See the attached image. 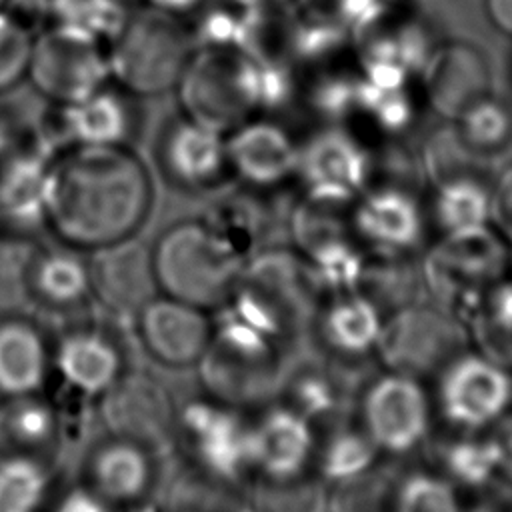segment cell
I'll return each instance as SVG.
<instances>
[{
	"label": "cell",
	"mask_w": 512,
	"mask_h": 512,
	"mask_svg": "<svg viewBox=\"0 0 512 512\" xmlns=\"http://www.w3.org/2000/svg\"><path fill=\"white\" fill-rule=\"evenodd\" d=\"M152 178L124 144H76L50 160L46 224L66 244L100 250L128 240L152 206Z\"/></svg>",
	"instance_id": "1"
},
{
	"label": "cell",
	"mask_w": 512,
	"mask_h": 512,
	"mask_svg": "<svg viewBox=\"0 0 512 512\" xmlns=\"http://www.w3.org/2000/svg\"><path fill=\"white\" fill-rule=\"evenodd\" d=\"M176 90L184 118L220 134L262 106L260 68L240 48L202 46L188 58Z\"/></svg>",
	"instance_id": "2"
},
{
	"label": "cell",
	"mask_w": 512,
	"mask_h": 512,
	"mask_svg": "<svg viewBox=\"0 0 512 512\" xmlns=\"http://www.w3.org/2000/svg\"><path fill=\"white\" fill-rule=\"evenodd\" d=\"M192 44V32L174 12L138 8L112 36L110 74L136 96H160L176 88Z\"/></svg>",
	"instance_id": "3"
},
{
	"label": "cell",
	"mask_w": 512,
	"mask_h": 512,
	"mask_svg": "<svg viewBox=\"0 0 512 512\" xmlns=\"http://www.w3.org/2000/svg\"><path fill=\"white\" fill-rule=\"evenodd\" d=\"M150 256L156 286L198 308L220 304L242 270V264L216 246L202 220L170 226Z\"/></svg>",
	"instance_id": "4"
},
{
	"label": "cell",
	"mask_w": 512,
	"mask_h": 512,
	"mask_svg": "<svg viewBox=\"0 0 512 512\" xmlns=\"http://www.w3.org/2000/svg\"><path fill=\"white\" fill-rule=\"evenodd\" d=\"M422 72L430 104L442 118H460L490 94L510 96L500 46L488 34L454 32L432 46Z\"/></svg>",
	"instance_id": "5"
},
{
	"label": "cell",
	"mask_w": 512,
	"mask_h": 512,
	"mask_svg": "<svg viewBox=\"0 0 512 512\" xmlns=\"http://www.w3.org/2000/svg\"><path fill=\"white\" fill-rule=\"evenodd\" d=\"M26 72L46 100L76 104L104 88L110 64L100 36L80 24L56 22L32 40Z\"/></svg>",
	"instance_id": "6"
},
{
	"label": "cell",
	"mask_w": 512,
	"mask_h": 512,
	"mask_svg": "<svg viewBox=\"0 0 512 512\" xmlns=\"http://www.w3.org/2000/svg\"><path fill=\"white\" fill-rule=\"evenodd\" d=\"M464 340L458 318L412 302L382 322L376 348L390 372L416 378L446 366L462 352Z\"/></svg>",
	"instance_id": "7"
},
{
	"label": "cell",
	"mask_w": 512,
	"mask_h": 512,
	"mask_svg": "<svg viewBox=\"0 0 512 512\" xmlns=\"http://www.w3.org/2000/svg\"><path fill=\"white\" fill-rule=\"evenodd\" d=\"M508 260L504 244L488 226L450 232L428 254L424 278L442 302L476 308L482 294L498 282Z\"/></svg>",
	"instance_id": "8"
},
{
	"label": "cell",
	"mask_w": 512,
	"mask_h": 512,
	"mask_svg": "<svg viewBox=\"0 0 512 512\" xmlns=\"http://www.w3.org/2000/svg\"><path fill=\"white\" fill-rule=\"evenodd\" d=\"M218 306L208 348L244 368L264 366L284 334L282 304L242 284L234 286Z\"/></svg>",
	"instance_id": "9"
},
{
	"label": "cell",
	"mask_w": 512,
	"mask_h": 512,
	"mask_svg": "<svg viewBox=\"0 0 512 512\" xmlns=\"http://www.w3.org/2000/svg\"><path fill=\"white\" fill-rule=\"evenodd\" d=\"M442 414L474 432L498 422L512 400V378L504 364L486 354H458L442 372Z\"/></svg>",
	"instance_id": "10"
},
{
	"label": "cell",
	"mask_w": 512,
	"mask_h": 512,
	"mask_svg": "<svg viewBox=\"0 0 512 512\" xmlns=\"http://www.w3.org/2000/svg\"><path fill=\"white\" fill-rule=\"evenodd\" d=\"M362 418L364 432L378 450L410 452L428 432L430 406L426 392L414 376L388 372L366 390Z\"/></svg>",
	"instance_id": "11"
},
{
	"label": "cell",
	"mask_w": 512,
	"mask_h": 512,
	"mask_svg": "<svg viewBox=\"0 0 512 512\" xmlns=\"http://www.w3.org/2000/svg\"><path fill=\"white\" fill-rule=\"evenodd\" d=\"M178 428L194 460L216 480L236 482L250 470V424L236 412L206 402H190Z\"/></svg>",
	"instance_id": "12"
},
{
	"label": "cell",
	"mask_w": 512,
	"mask_h": 512,
	"mask_svg": "<svg viewBox=\"0 0 512 512\" xmlns=\"http://www.w3.org/2000/svg\"><path fill=\"white\" fill-rule=\"evenodd\" d=\"M308 198L332 206H346L366 184L370 158L340 130L316 134L298 156Z\"/></svg>",
	"instance_id": "13"
},
{
	"label": "cell",
	"mask_w": 512,
	"mask_h": 512,
	"mask_svg": "<svg viewBox=\"0 0 512 512\" xmlns=\"http://www.w3.org/2000/svg\"><path fill=\"white\" fill-rule=\"evenodd\" d=\"M138 332L162 364L182 368L198 362L210 346L212 322L202 308L176 298H150L138 310Z\"/></svg>",
	"instance_id": "14"
},
{
	"label": "cell",
	"mask_w": 512,
	"mask_h": 512,
	"mask_svg": "<svg viewBox=\"0 0 512 512\" xmlns=\"http://www.w3.org/2000/svg\"><path fill=\"white\" fill-rule=\"evenodd\" d=\"M312 452L310 420L292 406L272 408L250 424V468L272 482L298 478Z\"/></svg>",
	"instance_id": "15"
},
{
	"label": "cell",
	"mask_w": 512,
	"mask_h": 512,
	"mask_svg": "<svg viewBox=\"0 0 512 512\" xmlns=\"http://www.w3.org/2000/svg\"><path fill=\"white\" fill-rule=\"evenodd\" d=\"M158 154L164 172L184 188L212 186L228 168L226 142L220 132L188 118H176L164 124Z\"/></svg>",
	"instance_id": "16"
},
{
	"label": "cell",
	"mask_w": 512,
	"mask_h": 512,
	"mask_svg": "<svg viewBox=\"0 0 512 512\" xmlns=\"http://www.w3.org/2000/svg\"><path fill=\"white\" fill-rule=\"evenodd\" d=\"M226 156L228 166L242 180L268 188L298 170L300 150L282 128L270 122H252L234 128L226 140Z\"/></svg>",
	"instance_id": "17"
},
{
	"label": "cell",
	"mask_w": 512,
	"mask_h": 512,
	"mask_svg": "<svg viewBox=\"0 0 512 512\" xmlns=\"http://www.w3.org/2000/svg\"><path fill=\"white\" fill-rule=\"evenodd\" d=\"M104 418L108 426L136 442L158 440L172 418L168 398L156 380L134 374L122 376L104 396Z\"/></svg>",
	"instance_id": "18"
},
{
	"label": "cell",
	"mask_w": 512,
	"mask_h": 512,
	"mask_svg": "<svg viewBox=\"0 0 512 512\" xmlns=\"http://www.w3.org/2000/svg\"><path fill=\"white\" fill-rule=\"evenodd\" d=\"M98 256L90 268L92 288L112 310L142 308L156 288L152 256L142 248L128 246L126 240L96 250Z\"/></svg>",
	"instance_id": "19"
},
{
	"label": "cell",
	"mask_w": 512,
	"mask_h": 512,
	"mask_svg": "<svg viewBox=\"0 0 512 512\" xmlns=\"http://www.w3.org/2000/svg\"><path fill=\"white\" fill-rule=\"evenodd\" d=\"M56 370L82 396H104L122 378V354L102 334L72 332L56 350Z\"/></svg>",
	"instance_id": "20"
},
{
	"label": "cell",
	"mask_w": 512,
	"mask_h": 512,
	"mask_svg": "<svg viewBox=\"0 0 512 512\" xmlns=\"http://www.w3.org/2000/svg\"><path fill=\"white\" fill-rule=\"evenodd\" d=\"M48 156L20 150L0 158V216L20 228L46 224Z\"/></svg>",
	"instance_id": "21"
},
{
	"label": "cell",
	"mask_w": 512,
	"mask_h": 512,
	"mask_svg": "<svg viewBox=\"0 0 512 512\" xmlns=\"http://www.w3.org/2000/svg\"><path fill=\"white\" fill-rule=\"evenodd\" d=\"M360 236L384 250H408L422 234V216L406 190L380 188L370 192L354 212Z\"/></svg>",
	"instance_id": "22"
},
{
	"label": "cell",
	"mask_w": 512,
	"mask_h": 512,
	"mask_svg": "<svg viewBox=\"0 0 512 512\" xmlns=\"http://www.w3.org/2000/svg\"><path fill=\"white\" fill-rule=\"evenodd\" d=\"M92 490L108 502H136L152 482V462L144 444L118 438L100 446L90 462Z\"/></svg>",
	"instance_id": "23"
},
{
	"label": "cell",
	"mask_w": 512,
	"mask_h": 512,
	"mask_svg": "<svg viewBox=\"0 0 512 512\" xmlns=\"http://www.w3.org/2000/svg\"><path fill=\"white\" fill-rule=\"evenodd\" d=\"M48 368L40 332L22 320L0 322V394L6 398L34 396Z\"/></svg>",
	"instance_id": "24"
},
{
	"label": "cell",
	"mask_w": 512,
	"mask_h": 512,
	"mask_svg": "<svg viewBox=\"0 0 512 512\" xmlns=\"http://www.w3.org/2000/svg\"><path fill=\"white\" fill-rule=\"evenodd\" d=\"M64 112L74 144H124L136 128L134 108L104 88L76 104H64Z\"/></svg>",
	"instance_id": "25"
},
{
	"label": "cell",
	"mask_w": 512,
	"mask_h": 512,
	"mask_svg": "<svg viewBox=\"0 0 512 512\" xmlns=\"http://www.w3.org/2000/svg\"><path fill=\"white\" fill-rule=\"evenodd\" d=\"M322 332L334 350L364 354L378 344L382 332L380 310L370 298L350 292L326 310Z\"/></svg>",
	"instance_id": "26"
},
{
	"label": "cell",
	"mask_w": 512,
	"mask_h": 512,
	"mask_svg": "<svg viewBox=\"0 0 512 512\" xmlns=\"http://www.w3.org/2000/svg\"><path fill=\"white\" fill-rule=\"evenodd\" d=\"M422 164L428 178L438 186L462 178L478 180V176L490 174L496 166L490 158L474 152L452 126H440L426 136Z\"/></svg>",
	"instance_id": "27"
},
{
	"label": "cell",
	"mask_w": 512,
	"mask_h": 512,
	"mask_svg": "<svg viewBox=\"0 0 512 512\" xmlns=\"http://www.w3.org/2000/svg\"><path fill=\"white\" fill-rule=\"evenodd\" d=\"M30 288L48 304L72 306L92 290L90 268L74 254L46 252L36 256L32 264Z\"/></svg>",
	"instance_id": "28"
},
{
	"label": "cell",
	"mask_w": 512,
	"mask_h": 512,
	"mask_svg": "<svg viewBox=\"0 0 512 512\" xmlns=\"http://www.w3.org/2000/svg\"><path fill=\"white\" fill-rule=\"evenodd\" d=\"M508 100L510 96L484 98L460 116V138L496 164L512 150V106Z\"/></svg>",
	"instance_id": "29"
},
{
	"label": "cell",
	"mask_w": 512,
	"mask_h": 512,
	"mask_svg": "<svg viewBox=\"0 0 512 512\" xmlns=\"http://www.w3.org/2000/svg\"><path fill=\"white\" fill-rule=\"evenodd\" d=\"M202 224L226 256H230L238 264H244V260L250 258V252L260 236L258 232L262 220L252 202L242 198H230L216 204L202 220Z\"/></svg>",
	"instance_id": "30"
},
{
	"label": "cell",
	"mask_w": 512,
	"mask_h": 512,
	"mask_svg": "<svg viewBox=\"0 0 512 512\" xmlns=\"http://www.w3.org/2000/svg\"><path fill=\"white\" fill-rule=\"evenodd\" d=\"M434 210L446 234L480 228L492 218V194L478 180H452L438 186Z\"/></svg>",
	"instance_id": "31"
},
{
	"label": "cell",
	"mask_w": 512,
	"mask_h": 512,
	"mask_svg": "<svg viewBox=\"0 0 512 512\" xmlns=\"http://www.w3.org/2000/svg\"><path fill=\"white\" fill-rule=\"evenodd\" d=\"M364 274V256L344 238H334L308 252L306 278L316 288L348 294L362 284Z\"/></svg>",
	"instance_id": "32"
},
{
	"label": "cell",
	"mask_w": 512,
	"mask_h": 512,
	"mask_svg": "<svg viewBox=\"0 0 512 512\" xmlns=\"http://www.w3.org/2000/svg\"><path fill=\"white\" fill-rule=\"evenodd\" d=\"M46 468L24 454L0 458V512H38L48 492Z\"/></svg>",
	"instance_id": "33"
},
{
	"label": "cell",
	"mask_w": 512,
	"mask_h": 512,
	"mask_svg": "<svg viewBox=\"0 0 512 512\" xmlns=\"http://www.w3.org/2000/svg\"><path fill=\"white\" fill-rule=\"evenodd\" d=\"M262 6L256 0H214L198 18L192 32L194 42L200 46H226L240 48L246 32Z\"/></svg>",
	"instance_id": "34"
},
{
	"label": "cell",
	"mask_w": 512,
	"mask_h": 512,
	"mask_svg": "<svg viewBox=\"0 0 512 512\" xmlns=\"http://www.w3.org/2000/svg\"><path fill=\"white\" fill-rule=\"evenodd\" d=\"M476 334L490 358L512 360V282H494L478 300ZM506 366V364H504Z\"/></svg>",
	"instance_id": "35"
},
{
	"label": "cell",
	"mask_w": 512,
	"mask_h": 512,
	"mask_svg": "<svg viewBox=\"0 0 512 512\" xmlns=\"http://www.w3.org/2000/svg\"><path fill=\"white\" fill-rule=\"evenodd\" d=\"M376 450L366 432H336L322 452V474L332 482L346 484L370 470Z\"/></svg>",
	"instance_id": "36"
},
{
	"label": "cell",
	"mask_w": 512,
	"mask_h": 512,
	"mask_svg": "<svg viewBox=\"0 0 512 512\" xmlns=\"http://www.w3.org/2000/svg\"><path fill=\"white\" fill-rule=\"evenodd\" d=\"M446 472L464 486H484L498 472V452L492 436L462 438L444 452Z\"/></svg>",
	"instance_id": "37"
},
{
	"label": "cell",
	"mask_w": 512,
	"mask_h": 512,
	"mask_svg": "<svg viewBox=\"0 0 512 512\" xmlns=\"http://www.w3.org/2000/svg\"><path fill=\"white\" fill-rule=\"evenodd\" d=\"M2 436L18 446H40L56 432L54 410L32 398H16V404L6 412L2 420Z\"/></svg>",
	"instance_id": "38"
},
{
	"label": "cell",
	"mask_w": 512,
	"mask_h": 512,
	"mask_svg": "<svg viewBox=\"0 0 512 512\" xmlns=\"http://www.w3.org/2000/svg\"><path fill=\"white\" fill-rule=\"evenodd\" d=\"M394 512H460V502L448 480L412 474L396 490Z\"/></svg>",
	"instance_id": "39"
},
{
	"label": "cell",
	"mask_w": 512,
	"mask_h": 512,
	"mask_svg": "<svg viewBox=\"0 0 512 512\" xmlns=\"http://www.w3.org/2000/svg\"><path fill=\"white\" fill-rule=\"evenodd\" d=\"M36 260L34 248L16 238L0 240V306L12 308L30 290V272Z\"/></svg>",
	"instance_id": "40"
},
{
	"label": "cell",
	"mask_w": 512,
	"mask_h": 512,
	"mask_svg": "<svg viewBox=\"0 0 512 512\" xmlns=\"http://www.w3.org/2000/svg\"><path fill=\"white\" fill-rule=\"evenodd\" d=\"M32 38L26 26L12 14L0 10V90L16 86L26 74Z\"/></svg>",
	"instance_id": "41"
},
{
	"label": "cell",
	"mask_w": 512,
	"mask_h": 512,
	"mask_svg": "<svg viewBox=\"0 0 512 512\" xmlns=\"http://www.w3.org/2000/svg\"><path fill=\"white\" fill-rule=\"evenodd\" d=\"M356 106L370 112L384 130L398 132L408 126L412 108L406 94L398 90H382L368 80L356 82Z\"/></svg>",
	"instance_id": "42"
},
{
	"label": "cell",
	"mask_w": 512,
	"mask_h": 512,
	"mask_svg": "<svg viewBox=\"0 0 512 512\" xmlns=\"http://www.w3.org/2000/svg\"><path fill=\"white\" fill-rule=\"evenodd\" d=\"M338 208L342 206H332L310 198H306V202L296 208L292 228L296 240L306 248V252L334 238H342V222L334 214Z\"/></svg>",
	"instance_id": "43"
},
{
	"label": "cell",
	"mask_w": 512,
	"mask_h": 512,
	"mask_svg": "<svg viewBox=\"0 0 512 512\" xmlns=\"http://www.w3.org/2000/svg\"><path fill=\"white\" fill-rule=\"evenodd\" d=\"M142 0H80L70 22L96 36H114L124 20L140 8Z\"/></svg>",
	"instance_id": "44"
},
{
	"label": "cell",
	"mask_w": 512,
	"mask_h": 512,
	"mask_svg": "<svg viewBox=\"0 0 512 512\" xmlns=\"http://www.w3.org/2000/svg\"><path fill=\"white\" fill-rule=\"evenodd\" d=\"M356 82L348 76H326L310 92L314 110L328 118L346 116L356 106Z\"/></svg>",
	"instance_id": "45"
},
{
	"label": "cell",
	"mask_w": 512,
	"mask_h": 512,
	"mask_svg": "<svg viewBox=\"0 0 512 512\" xmlns=\"http://www.w3.org/2000/svg\"><path fill=\"white\" fill-rule=\"evenodd\" d=\"M396 48H398V60L406 70H422L430 50H432V38L426 26L410 22L402 26L396 34Z\"/></svg>",
	"instance_id": "46"
},
{
	"label": "cell",
	"mask_w": 512,
	"mask_h": 512,
	"mask_svg": "<svg viewBox=\"0 0 512 512\" xmlns=\"http://www.w3.org/2000/svg\"><path fill=\"white\" fill-rule=\"evenodd\" d=\"M384 0H338V14L346 26H352L354 36L376 26L386 10Z\"/></svg>",
	"instance_id": "47"
},
{
	"label": "cell",
	"mask_w": 512,
	"mask_h": 512,
	"mask_svg": "<svg viewBox=\"0 0 512 512\" xmlns=\"http://www.w3.org/2000/svg\"><path fill=\"white\" fill-rule=\"evenodd\" d=\"M368 82L382 90H398L406 80V68L398 60H362Z\"/></svg>",
	"instance_id": "48"
},
{
	"label": "cell",
	"mask_w": 512,
	"mask_h": 512,
	"mask_svg": "<svg viewBox=\"0 0 512 512\" xmlns=\"http://www.w3.org/2000/svg\"><path fill=\"white\" fill-rule=\"evenodd\" d=\"M56 512H112V508L98 492L90 488H74L60 498Z\"/></svg>",
	"instance_id": "49"
},
{
	"label": "cell",
	"mask_w": 512,
	"mask_h": 512,
	"mask_svg": "<svg viewBox=\"0 0 512 512\" xmlns=\"http://www.w3.org/2000/svg\"><path fill=\"white\" fill-rule=\"evenodd\" d=\"M24 12L54 18L56 22H68L80 0H14Z\"/></svg>",
	"instance_id": "50"
},
{
	"label": "cell",
	"mask_w": 512,
	"mask_h": 512,
	"mask_svg": "<svg viewBox=\"0 0 512 512\" xmlns=\"http://www.w3.org/2000/svg\"><path fill=\"white\" fill-rule=\"evenodd\" d=\"M492 440L498 452V472L512 484V414L498 420Z\"/></svg>",
	"instance_id": "51"
},
{
	"label": "cell",
	"mask_w": 512,
	"mask_h": 512,
	"mask_svg": "<svg viewBox=\"0 0 512 512\" xmlns=\"http://www.w3.org/2000/svg\"><path fill=\"white\" fill-rule=\"evenodd\" d=\"M492 216L512 228V168L500 176L496 192L492 194Z\"/></svg>",
	"instance_id": "52"
},
{
	"label": "cell",
	"mask_w": 512,
	"mask_h": 512,
	"mask_svg": "<svg viewBox=\"0 0 512 512\" xmlns=\"http://www.w3.org/2000/svg\"><path fill=\"white\" fill-rule=\"evenodd\" d=\"M486 6L494 26L512 34V0H486Z\"/></svg>",
	"instance_id": "53"
},
{
	"label": "cell",
	"mask_w": 512,
	"mask_h": 512,
	"mask_svg": "<svg viewBox=\"0 0 512 512\" xmlns=\"http://www.w3.org/2000/svg\"><path fill=\"white\" fill-rule=\"evenodd\" d=\"M156 8H162V10H168V12H186L190 8H194L196 4H200V0H150Z\"/></svg>",
	"instance_id": "54"
},
{
	"label": "cell",
	"mask_w": 512,
	"mask_h": 512,
	"mask_svg": "<svg viewBox=\"0 0 512 512\" xmlns=\"http://www.w3.org/2000/svg\"><path fill=\"white\" fill-rule=\"evenodd\" d=\"M510 252H512V228H510Z\"/></svg>",
	"instance_id": "55"
},
{
	"label": "cell",
	"mask_w": 512,
	"mask_h": 512,
	"mask_svg": "<svg viewBox=\"0 0 512 512\" xmlns=\"http://www.w3.org/2000/svg\"><path fill=\"white\" fill-rule=\"evenodd\" d=\"M4 2H6V0H0V6H2V4H4Z\"/></svg>",
	"instance_id": "56"
}]
</instances>
